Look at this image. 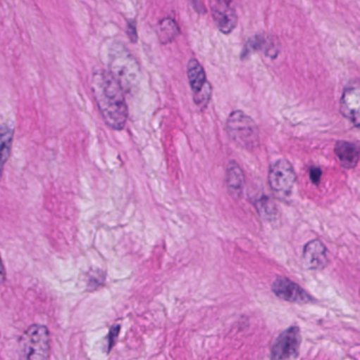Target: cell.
<instances>
[{"label":"cell","instance_id":"1","mask_svg":"<svg viewBox=\"0 0 360 360\" xmlns=\"http://www.w3.org/2000/svg\"><path fill=\"white\" fill-rule=\"evenodd\" d=\"M91 86L105 124L112 130H123L128 120V107L120 82L110 71L97 70L93 72Z\"/></svg>","mask_w":360,"mask_h":360},{"label":"cell","instance_id":"2","mask_svg":"<svg viewBox=\"0 0 360 360\" xmlns=\"http://www.w3.org/2000/svg\"><path fill=\"white\" fill-rule=\"evenodd\" d=\"M110 73L120 82L125 92H132L139 80V68L135 57L122 44H112L109 51Z\"/></svg>","mask_w":360,"mask_h":360},{"label":"cell","instance_id":"3","mask_svg":"<svg viewBox=\"0 0 360 360\" xmlns=\"http://www.w3.org/2000/svg\"><path fill=\"white\" fill-rule=\"evenodd\" d=\"M225 130L230 139L243 149L251 151L259 146V129L253 118L243 111L232 112L226 122Z\"/></svg>","mask_w":360,"mask_h":360},{"label":"cell","instance_id":"4","mask_svg":"<svg viewBox=\"0 0 360 360\" xmlns=\"http://www.w3.org/2000/svg\"><path fill=\"white\" fill-rule=\"evenodd\" d=\"M19 360H49L50 333L42 325H32L19 342Z\"/></svg>","mask_w":360,"mask_h":360},{"label":"cell","instance_id":"5","mask_svg":"<svg viewBox=\"0 0 360 360\" xmlns=\"http://www.w3.org/2000/svg\"><path fill=\"white\" fill-rule=\"evenodd\" d=\"M296 173L289 160L285 158L276 160L268 170V184L278 198L291 196L296 182Z\"/></svg>","mask_w":360,"mask_h":360},{"label":"cell","instance_id":"6","mask_svg":"<svg viewBox=\"0 0 360 360\" xmlns=\"http://www.w3.org/2000/svg\"><path fill=\"white\" fill-rule=\"evenodd\" d=\"M187 77L194 94V101L198 108L204 110L209 105L211 96V84L206 78V73L197 59L188 61Z\"/></svg>","mask_w":360,"mask_h":360},{"label":"cell","instance_id":"7","mask_svg":"<svg viewBox=\"0 0 360 360\" xmlns=\"http://www.w3.org/2000/svg\"><path fill=\"white\" fill-rule=\"evenodd\" d=\"M302 335L298 327H290L280 334L272 347V360H291L299 354Z\"/></svg>","mask_w":360,"mask_h":360},{"label":"cell","instance_id":"8","mask_svg":"<svg viewBox=\"0 0 360 360\" xmlns=\"http://www.w3.org/2000/svg\"><path fill=\"white\" fill-rule=\"evenodd\" d=\"M211 15L221 33H232L238 23V15L232 0H211Z\"/></svg>","mask_w":360,"mask_h":360},{"label":"cell","instance_id":"9","mask_svg":"<svg viewBox=\"0 0 360 360\" xmlns=\"http://www.w3.org/2000/svg\"><path fill=\"white\" fill-rule=\"evenodd\" d=\"M272 291L280 300L294 304H309L313 300L308 292L287 277H277L273 283Z\"/></svg>","mask_w":360,"mask_h":360},{"label":"cell","instance_id":"10","mask_svg":"<svg viewBox=\"0 0 360 360\" xmlns=\"http://www.w3.org/2000/svg\"><path fill=\"white\" fill-rule=\"evenodd\" d=\"M360 89L359 82H351L345 88L340 99V113L350 120L355 128L360 124Z\"/></svg>","mask_w":360,"mask_h":360},{"label":"cell","instance_id":"11","mask_svg":"<svg viewBox=\"0 0 360 360\" xmlns=\"http://www.w3.org/2000/svg\"><path fill=\"white\" fill-rule=\"evenodd\" d=\"M328 262L327 248L319 239H313L304 245L302 264L308 270H323Z\"/></svg>","mask_w":360,"mask_h":360},{"label":"cell","instance_id":"12","mask_svg":"<svg viewBox=\"0 0 360 360\" xmlns=\"http://www.w3.org/2000/svg\"><path fill=\"white\" fill-rule=\"evenodd\" d=\"M225 184L230 196L240 199L244 190L245 177L242 169L235 160H230L226 167Z\"/></svg>","mask_w":360,"mask_h":360},{"label":"cell","instance_id":"13","mask_svg":"<svg viewBox=\"0 0 360 360\" xmlns=\"http://www.w3.org/2000/svg\"><path fill=\"white\" fill-rule=\"evenodd\" d=\"M257 51H262L266 56L271 57V58H276L279 53L274 40L271 39L268 36L257 35L247 42L242 54H241V59L247 58L249 55L257 52Z\"/></svg>","mask_w":360,"mask_h":360},{"label":"cell","instance_id":"14","mask_svg":"<svg viewBox=\"0 0 360 360\" xmlns=\"http://www.w3.org/2000/svg\"><path fill=\"white\" fill-rule=\"evenodd\" d=\"M340 165L345 169H354L359 164V147L357 143H350V141H338L334 149Z\"/></svg>","mask_w":360,"mask_h":360},{"label":"cell","instance_id":"15","mask_svg":"<svg viewBox=\"0 0 360 360\" xmlns=\"http://www.w3.org/2000/svg\"><path fill=\"white\" fill-rule=\"evenodd\" d=\"M14 139V128L8 122L0 124V179L4 173V166L10 158Z\"/></svg>","mask_w":360,"mask_h":360},{"label":"cell","instance_id":"16","mask_svg":"<svg viewBox=\"0 0 360 360\" xmlns=\"http://www.w3.org/2000/svg\"><path fill=\"white\" fill-rule=\"evenodd\" d=\"M255 207L260 217L266 221H275L278 218V209L274 200L266 195L258 197L257 200L255 201Z\"/></svg>","mask_w":360,"mask_h":360},{"label":"cell","instance_id":"17","mask_svg":"<svg viewBox=\"0 0 360 360\" xmlns=\"http://www.w3.org/2000/svg\"><path fill=\"white\" fill-rule=\"evenodd\" d=\"M180 29L173 18L162 19L158 25L159 39L162 44H170L179 36Z\"/></svg>","mask_w":360,"mask_h":360},{"label":"cell","instance_id":"18","mask_svg":"<svg viewBox=\"0 0 360 360\" xmlns=\"http://www.w3.org/2000/svg\"><path fill=\"white\" fill-rule=\"evenodd\" d=\"M104 279H105V277H104L103 273L101 271H94L91 274L90 278H89V287H92V289L101 287L103 285Z\"/></svg>","mask_w":360,"mask_h":360},{"label":"cell","instance_id":"19","mask_svg":"<svg viewBox=\"0 0 360 360\" xmlns=\"http://www.w3.org/2000/svg\"><path fill=\"white\" fill-rule=\"evenodd\" d=\"M118 333H120V326H113L110 329L109 334H108V349L107 352H110L118 340Z\"/></svg>","mask_w":360,"mask_h":360},{"label":"cell","instance_id":"20","mask_svg":"<svg viewBox=\"0 0 360 360\" xmlns=\"http://www.w3.org/2000/svg\"><path fill=\"white\" fill-rule=\"evenodd\" d=\"M309 174H310V179L312 180L313 184H319L321 176H323V171L318 167H311L310 170H309Z\"/></svg>","mask_w":360,"mask_h":360},{"label":"cell","instance_id":"21","mask_svg":"<svg viewBox=\"0 0 360 360\" xmlns=\"http://www.w3.org/2000/svg\"><path fill=\"white\" fill-rule=\"evenodd\" d=\"M127 35L130 38L131 42H137V34L135 22H129L127 25Z\"/></svg>","mask_w":360,"mask_h":360},{"label":"cell","instance_id":"22","mask_svg":"<svg viewBox=\"0 0 360 360\" xmlns=\"http://www.w3.org/2000/svg\"><path fill=\"white\" fill-rule=\"evenodd\" d=\"M190 2L192 4V6H194V10L199 13V14H200V13L205 12L204 6H203V4L200 1V0H190Z\"/></svg>","mask_w":360,"mask_h":360},{"label":"cell","instance_id":"23","mask_svg":"<svg viewBox=\"0 0 360 360\" xmlns=\"http://www.w3.org/2000/svg\"><path fill=\"white\" fill-rule=\"evenodd\" d=\"M6 279V269H4V262H2L1 256H0V285Z\"/></svg>","mask_w":360,"mask_h":360}]
</instances>
